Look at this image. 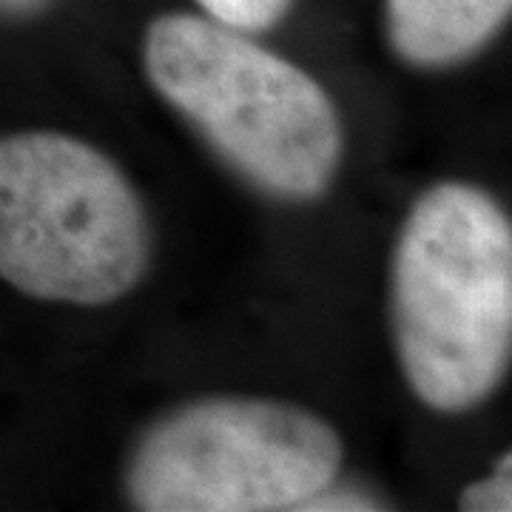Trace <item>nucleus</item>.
<instances>
[{
    "mask_svg": "<svg viewBox=\"0 0 512 512\" xmlns=\"http://www.w3.org/2000/svg\"><path fill=\"white\" fill-rule=\"evenodd\" d=\"M393 330L404 379L441 413L476 407L512 350V228L467 183H441L404 222L393 256Z\"/></svg>",
    "mask_w": 512,
    "mask_h": 512,
    "instance_id": "f257e3e1",
    "label": "nucleus"
},
{
    "mask_svg": "<svg viewBox=\"0 0 512 512\" xmlns=\"http://www.w3.org/2000/svg\"><path fill=\"white\" fill-rule=\"evenodd\" d=\"M154 89L251 183L313 200L342 160V123L325 89L245 32L197 15H163L146 35Z\"/></svg>",
    "mask_w": 512,
    "mask_h": 512,
    "instance_id": "f03ea898",
    "label": "nucleus"
},
{
    "mask_svg": "<svg viewBox=\"0 0 512 512\" xmlns=\"http://www.w3.org/2000/svg\"><path fill=\"white\" fill-rule=\"evenodd\" d=\"M151 234L126 174L57 131L0 137V276L69 305L120 299L146 274Z\"/></svg>",
    "mask_w": 512,
    "mask_h": 512,
    "instance_id": "7ed1b4c3",
    "label": "nucleus"
},
{
    "mask_svg": "<svg viewBox=\"0 0 512 512\" xmlns=\"http://www.w3.org/2000/svg\"><path fill=\"white\" fill-rule=\"evenodd\" d=\"M339 467L336 430L305 407L208 399L148 430L128 490L148 512L302 510L336 484Z\"/></svg>",
    "mask_w": 512,
    "mask_h": 512,
    "instance_id": "20e7f679",
    "label": "nucleus"
},
{
    "mask_svg": "<svg viewBox=\"0 0 512 512\" xmlns=\"http://www.w3.org/2000/svg\"><path fill=\"white\" fill-rule=\"evenodd\" d=\"M510 9L512 0H387V35L407 63L450 66L487 46Z\"/></svg>",
    "mask_w": 512,
    "mask_h": 512,
    "instance_id": "39448f33",
    "label": "nucleus"
},
{
    "mask_svg": "<svg viewBox=\"0 0 512 512\" xmlns=\"http://www.w3.org/2000/svg\"><path fill=\"white\" fill-rule=\"evenodd\" d=\"M208 18L239 32H262L285 18L293 0H197Z\"/></svg>",
    "mask_w": 512,
    "mask_h": 512,
    "instance_id": "423d86ee",
    "label": "nucleus"
},
{
    "mask_svg": "<svg viewBox=\"0 0 512 512\" xmlns=\"http://www.w3.org/2000/svg\"><path fill=\"white\" fill-rule=\"evenodd\" d=\"M461 510L510 512L512 510V458L504 456L484 481L470 484L461 493Z\"/></svg>",
    "mask_w": 512,
    "mask_h": 512,
    "instance_id": "0eeeda50",
    "label": "nucleus"
},
{
    "mask_svg": "<svg viewBox=\"0 0 512 512\" xmlns=\"http://www.w3.org/2000/svg\"><path fill=\"white\" fill-rule=\"evenodd\" d=\"M302 510H379V504H373L370 495L353 493V490H333V484H330V487H325L319 495H313Z\"/></svg>",
    "mask_w": 512,
    "mask_h": 512,
    "instance_id": "6e6552de",
    "label": "nucleus"
},
{
    "mask_svg": "<svg viewBox=\"0 0 512 512\" xmlns=\"http://www.w3.org/2000/svg\"><path fill=\"white\" fill-rule=\"evenodd\" d=\"M49 0H0V12L6 15H29L37 12L40 6H46Z\"/></svg>",
    "mask_w": 512,
    "mask_h": 512,
    "instance_id": "1a4fd4ad",
    "label": "nucleus"
}]
</instances>
